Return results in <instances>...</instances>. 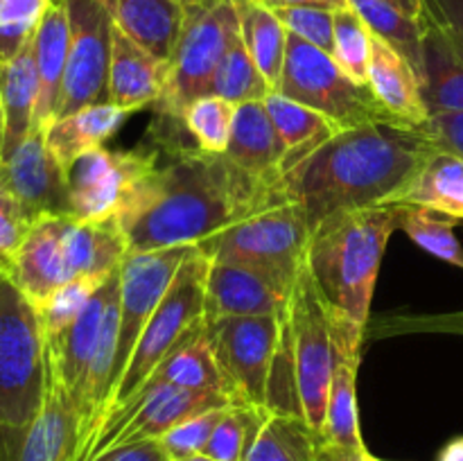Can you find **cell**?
I'll return each instance as SVG.
<instances>
[{
	"label": "cell",
	"instance_id": "6da1fadb",
	"mask_svg": "<svg viewBox=\"0 0 463 461\" xmlns=\"http://www.w3.org/2000/svg\"><path fill=\"white\" fill-rule=\"evenodd\" d=\"M118 215L129 251L197 247L229 226L289 203L276 181L258 179L226 154L172 152Z\"/></svg>",
	"mask_w": 463,
	"mask_h": 461
},
{
	"label": "cell",
	"instance_id": "7a4b0ae2",
	"mask_svg": "<svg viewBox=\"0 0 463 461\" xmlns=\"http://www.w3.org/2000/svg\"><path fill=\"white\" fill-rule=\"evenodd\" d=\"M434 152L419 127L369 122L288 154L276 185L315 230L339 212L389 206Z\"/></svg>",
	"mask_w": 463,
	"mask_h": 461
},
{
	"label": "cell",
	"instance_id": "3957f363",
	"mask_svg": "<svg viewBox=\"0 0 463 461\" xmlns=\"http://www.w3.org/2000/svg\"><path fill=\"white\" fill-rule=\"evenodd\" d=\"M396 229V206H371L339 212L312 230L306 267L337 321L366 328L380 265Z\"/></svg>",
	"mask_w": 463,
	"mask_h": 461
},
{
	"label": "cell",
	"instance_id": "277c9868",
	"mask_svg": "<svg viewBox=\"0 0 463 461\" xmlns=\"http://www.w3.org/2000/svg\"><path fill=\"white\" fill-rule=\"evenodd\" d=\"M48 391V348L39 310L7 274L0 278V429L25 428Z\"/></svg>",
	"mask_w": 463,
	"mask_h": 461
},
{
	"label": "cell",
	"instance_id": "5b68a950",
	"mask_svg": "<svg viewBox=\"0 0 463 461\" xmlns=\"http://www.w3.org/2000/svg\"><path fill=\"white\" fill-rule=\"evenodd\" d=\"M208 267H211V260L199 249H194L179 267L165 296L161 298L136 342L129 364L113 391L111 405H109L104 419L113 409L125 405L176 346H181L193 334L202 333L206 325L203 301H206Z\"/></svg>",
	"mask_w": 463,
	"mask_h": 461
},
{
	"label": "cell",
	"instance_id": "8992f818",
	"mask_svg": "<svg viewBox=\"0 0 463 461\" xmlns=\"http://www.w3.org/2000/svg\"><path fill=\"white\" fill-rule=\"evenodd\" d=\"M310 226L297 203L267 208L197 244L213 262H238L265 271L292 294L306 267Z\"/></svg>",
	"mask_w": 463,
	"mask_h": 461
},
{
	"label": "cell",
	"instance_id": "52a82bcc",
	"mask_svg": "<svg viewBox=\"0 0 463 461\" xmlns=\"http://www.w3.org/2000/svg\"><path fill=\"white\" fill-rule=\"evenodd\" d=\"M240 34L238 14L231 0L185 5V18L167 61V84L154 111L181 118L185 104L211 95L213 77L226 50Z\"/></svg>",
	"mask_w": 463,
	"mask_h": 461
},
{
	"label": "cell",
	"instance_id": "ba28073f",
	"mask_svg": "<svg viewBox=\"0 0 463 461\" xmlns=\"http://www.w3.org/2000/svg\"><path fill=\"white\" fill-rule=\"evenodd\" d=\"M279 93L324 113L339 129H351L369 122L402 125L375 99L369 86L357 84L337 66L333 54L289 32Z\"/></svg>",
	"mask_w": 463,
	"mask_h": 461
},
{
	"label": "cell",
	"instance_id": "9c48e42d",
	"mask_svg": "<svg viewBox=\"0 0 463 461\" xmlns=\"http://www.w3.org/2000/svg\"><path fill=\"white\" fill-rule=\"evenodd\" d=\"M288 324L292 333L294 369L303 419L321 437L328 409L337 346L330 312L317 292L307 267H303L288 301Z\"/></svg>",
	"mask_w": 463,
	"mask_h": 461
},
{
	"label": "cell",
	"instance_id": "30bf717a",
	"mask_svg": "<svg viewBox=\"0 0 463 461\" xmlns=\"http://www.w3.org/2000/svg\"><path fill=\"white\" fill-rule=\"evenodd\" d=\"M158 167V149L95 147L66 167L68 217L80 221L118 220L140 185Z\"/></svg>",
	"mask_w": 463,
	"mask_h": 461
},
{
	"label": "cell",
	"instance_id": "8fae6325",
	"mask_svg": "<svg viewBox=\"0 0 463 461\" xmlns=\"http://www.w3.org/2000/svg\"><path fill=\"white\" fill-rule=\"evenodd\" d=\"M231 405L233 400L220 391H197V389H181L165 382H145L125 405L113 409L104 419L81 461H90L111 447L127 446V443L161 438L163 434L193 416Z\"/></svg>",
	"mask_w": 463,
	"mask_h": 461
},
{
	"label": "cell",
	"instance_id": "7c38bea8",
	"mask_svg": "<svg viewBox=\"0 0 463 461\" xmlns=\"http://www.w3.org/2000/svg\"><path fill=\"white\" fill-rule=\"evenodd\" d=\"M280 316H229L206 324L213 353L235 405L267 409L271 366L280 342Z\"/></svg>",
	"mask_w": 463,
	"mask_h": 461
},
{
	"label": "cell",
	"instance_id": "4fadbf2b",
	"mask_svg": "<svg viewBox=\"0 0 463 461\" xmlns=\"http://www.w3.org/2000/svg\"><path fill=\"white\" fill-rule=\"evenodd\" d=\"M61 3L71 25V45L57 118L93 104H109V71L113 52V18L102 0Z\"/></svg>",
	"mask_w": 463,
	"mask_h": 461
},
{
	"label": "cell",
	"instance_id": "5bb4252c",
	"mask_svg": "<svg viewBox=\"0 0 463 461\" xmlns=\"http://www.w3.org/2000/svg\"><path fill=\"white\" fill-rule=\"evenodd\" d=\"M197 247H172L156 251H129L120 265V328L118 353L113 364V391L125 373L140 333L147 325L161 298L165 296L172 278L185 258ZM113 398V396H111ZM111 405V402H109Z\"/></svg>",
	"mask_w": 463,
	"mask_h": 461
},
{
	"label": "cell",
	"instance_id": "9a60e30c",
	"mask_svg": "<svg viewBox=\"0 0 463 461\" xmlns=\"http://www.w3.org/2000/svg\"><path fill=\"white\" fill-rule=\"evenodd\" d=\"M80 447V411L48 371V391L36 419L25 428L0 429V461H77Z\"/></svg>",
	"mask_w": 463,
	"mask_h": 461
},
{
	"label": "cell",
	"instance_id": "2e32d148",
	"mask_svg": "<svg viewBox=\"0 0 463 461\" xmlns=\"http://www.w3.org/2000/svg\"><path fill=\"white\" fill-rule=\"evenodd\" d=\"M0 176L34 224L48 215H68L66 170L48 149L43 129H32L27 138L0 158Z\"/></svg>",
	"mask_w": 463,
	"mask_h": 461
},
{
	"label": "cell",
	"instance_id": "e0dca14e",
	"mask_svg": "<svg viewBox=\"0 0 463 461\" xmlns=\"http://www.w3.org/2000/svg\"><path fill=\"white\" fill-rule=\"evenodd\" d=\"M289 292L274 278L238 262H213L208 267L203 321L229 316H280L288 310Z\"/></svg>",
	"mask_w": 463,
	"mask_h": 461
},
{
	"label": "cell",
	"instance_id": "ac0fdd59",
	"mask_svg": "<svg viewBox=\"0 0 463 461\" xmlns=\"http://www.w3.org/2000/svg\"><path fill=\"white\" fill-rule=\"evenodd\" d=\"M118 287H120V269L113 271L95 289L81 315L66 330L45 339L50 375L66 389L75 407L80 405V393L84 387L86 371L93 360L95 346H98L104 315H107V307ZM77 411H80V407H77Z\"/></svg>",
	"mask_w": 463,
	"mask_h": 461
},
{
	"label": "cell",
	"instance_id": "d6986e66",
	"mask_svg": "<svg viewBox=\"0 0 463 461\" xmlns=\"http://www.w3.org/2000/svg\"><path fill=\"white\" fill-rule=\"evenodd\" d=\"M66 217L48 215L36 220L7 262V276L34 307L72 280L63 249Z\"/></svg>",
	"mask_w": 463,
	"mask_h": 461
},
{
	"label": "cell",
	"instance_id": "ffe728a7",
	"mask_svg": "<svg viewBox=\"0 0 463 461\" xmlns=\"http://www.w3.org/2000/svg\"><path fill=\"white\" fill-rule=\"evenodd\" d=\"M167 84V61L140 48L134 39L113 25L109 104L136 113L154 108Z\"/></svg>",
	"mask_w": 463,
	"mask_h": 461
},
{
	"label": "cell",
	"instance_id": "44dd1931",
	"mask_svg": "<svg viewBox=\"0 0 463 461\" xmlns=\"http://www.w3.org/2000/svg\"><path fill=\"white\" fill-rule=\"evenodd\" d=\"M420 93L430 113L463 111V48L423 12Z\"/></svg>",
	"mask_w": 463,
	"mask_h": 461
},
{
	"label": "cell",
	"instance_id": "7402d4cb",
	"mask_svg": "<svg viewBox=\"0 0 463 461\" xmlns=\"http://www.w3.org/2000/svg\"><path fill=\"white\" fill-rule=\"evenodd\" d=\"M366 86L375 95V99L402 125L419 127L430 118L416 68L393 45L375 34L371 43Z\"/></svg>",
	"mask_w": 463,
	"mask_h": 461
},
{
	"label": "cell",
	"instance_id": "603a6c76",
	"mask_svg": "<svg viewBox=\"0 0 463 461\" xmlns=\"http://www.w3.org/2000/svg\"><path fill=\"white\" fill-rule=\"evenodd\" d=\"M226 156L258 179L279 181L288 145L276 131L265 102L238 104Z\"/></svg>",
	"mask_w": 463,
	"mask_h": 461
},
{
	"label": "cell",
	"instance_id": "cb8c5ba5",
	"mask_svg": "<svg viewBox=\"0 0 463 461\" xmlns=\"http://www.w3.org/2000/svg\"><path fill=\"white\" fill-rule=\"evenodd\" d=\"M335 346H337V362H335L333 382H330L321 441L346 447V450L364 452L369 447L362 438L360 414H357V366H360L362 343L335 330Z\"/></svg>",
	"mask_w": 463,
	"mask_h": 461
},
{
	"label": "cell",
	"instance_id": "d4e9b609",
	"mask_svg": "<svg viewBox=\"0 0 463 461\" xmlns=\"http://www.w3.org/2000/svg\"><path fill=\"white\" fill-rule=\"evenodd\" d=\"M113 18L129 39L154 57L170 61L185 18L181 0H102Z\"/></svg>",
	"mask_w": 463,
	"mask_h": 461
},
{
	"label": "cell",
	"instance_id": "484cf974",
	"mask_svg": "<svg viewBox=\"0 0 463 461\" xmlns=\"http://www.w3.org/2000/svg\"><path fill=\"white\" fill-rule=\"evenodd\" d=\"M32 45H34L36 75H39L34 129H45L57 118L63 75H66L68 45H71V25L61 0H54L52 7L48 9Z\"/></svg>",
	"mask_w": 463,
	"mask_h": 461
},
{
	"label": "cell",
	"instance_id": "4316f807",
	"mask_svg": "<svg viewBox=\"0 0 463 461\" xmlns=\"http://www.w3.org/2000/svg\"><path fill=\"white\" fill-rule=\"evenodd\" d=\"M63 249L71 278H109L129 253L118 220L80 221L66 217Z\"/></svg>",
	"mask_w": 463,
	"mask_h": 461
},
{
	"label": "cell",
	"instance_id": "83f0119b",
	"mask_svg": "<svg viewBox=\"0 0 463 461\" xmlns=\"http://www.w3.org/2000/svg\"><path fill=\"white\" fill-rule=\"evenodd\" d=\"M131 116L134 113L113 107V104L84 107L80 111L68 113V116L50 122L43 129L45 143H48V149L57 158L59 165L66 170L81 154L95 147H104V143L113 138Z\"/></svg>",
	"mask_w": 463,
	"mask_h": 461
},
{
	"label": "cell",
	"instance_id": "f1b7e54d",
	"mask_svg": "<svg viewBox=\"0 0 463 461\" xmlns=\"http://www.w3.org/2000/svg\"><path fill=\"white\" fill-rule=\"evenodd\" d=\"M32 41L16 57L9 59L7 63H0V116L5 127L3 158L12 154L34 129L39 75H36Z\"/></svg>",
	"mask_w": 463,
	"mask_h": 461
},
{
	"label": "cell",
	"instance_id": "f546056e",
	"mask_svg": "<svg viewBox=\"0 0 463 461\" xmlns=\"http://www.w3.org/2000/svg\"><path fill=\"white\" fill-rule=\"evenodd\" d=\"M392 203H411L463 220V156L437 149Z\"/></svg>",
	"mask_w": 463,
	"mask_h": 461
},
{
	"label": "cell",
	"instance_id": "4dcf8cb0",
	"mask_svg": "<svg viewBox=\"0 0 463 461\" xmlns=\"http://www.w3.org/2000/svg\"><path fill=\"white\" fill-rule=\"evenodd\" d=\"M147 382H165L181 389H197V391H220L231 398L229 384H226L224 373H222L215 353H213L211 339L206 334V325H203L202 333L193 334L181 346H176L154 369Z\"/></svg>",
	"mask_w": 463,
	"mask_h": 461
},
{
	"label": "cell",
	"instance_id": "1f68e13d",
	"mask_svg": "<svg viewBox=\"0 0 463 461\" xmlns=\"http://www.w3.org/2000/svg\"><path fill=\"white\" fill-rule=\"evenodd\" d=\"M238 14L240 36L247 45L249 54L260 68L265 80L274 90H279L280 75L285 63V45H288V30L274 9L256 3V0H231Z\"/></svg>",
	"mask_w": 463,
	"mask_h": 461
},
{
	"label": "cell",
	"instance_id": "d6a6232c",
	"mask_svg": "<svg viewBox=\"0 0 463 461\" xmlns=\"http://www.w3.org/2000/svg\"><path fill=\"white\" fill-rule=\"evenodd\" d=\"M321 437L301 416L269 414L244 461H317Z\"/></svg>",
	"mask_w": 463,
	"mask_h": 461
},
{
	"label": "cell",
	"instance_id": "836d02e7",
	"mask_svg": "<svg viewBox=\"0 0 463 461\" xmlns=\"http://www.w3.org/2000/svg\"><path fill=\"white\" fill-rule=\"evenodd\" d=\"M265 108L283 143L288 145V154L315 147L321 140L339 131V127L333 120H328L324 113L315 111V108L306 107L292 98H285L279 90H271L267 95Z\"/></svg>",
	"mask_w": 463,
	"mask_h": 461
},
{
	"label": "cell",
	"instance_id": "e575fe53",
	"mask_svg": "<svg viewBox=\"0 0 463 461\" xmlns=\"http://www.w3.org/2000/svg\"><path fill=\"white\" fill-rule=\"evenodd\" d=\"M398 212V229L423 251L432 253L439 260L463 269V247L455 235L457 220L443 217L428 208L411 203H392Z\"/></svg>",
	"mask_w": 463,
	"mask_h": 461
},
{
	"label": "cell",
	"instance_id": "d590c367",
	"mask_svg": "<svg viewBox=\"0 0 463 461\" xmlns=\"http://www.w3.org/2000/svg\"><path fill=\"white\" fill-rule=\"evenodd\" d=\"M353 9L369 25V30L398 50L419 72L423 21L410 16L389 0H348Z\"/></svg>",
	"mask_w": 463,
	"mask_h": 461
},
{
	"label": "cell",
	"instance_id": "8d00e7d4",
	"mask_svg": "<svg viewBox=\"0 0 463 461\" xmlns=\"http://www.w3.org/2000/svg\"><path fill=\"white\" fill-rule=\"evenodd\" d=\"M269 81L256 66V61L249 54L242 36H235L233 43L226 50L220 68L211 84V95L224 98L233 104L244 102H265L267 95L271 93Z\"/></svg>",
	"mask_w": 463,
	"mask_h": 461
},
{
	"label": "cell",
	"instance_id": "74e56055",
	"mask_svg": "<svg viewBox=\"0 0 463 461\" xmlns=\"http://www.w3.org/2000/svg\"><path fill=\"white\" fill-rule=\"evenodd\" d=\"M235 111H238V104L217 98V95H203L185 104L181 111V122L202 152L226 154Z\"/></svg>",
	"mask_w": 463,
	"mask_h": 461
},
{
	"label": "cell",
	"instance_id": "f35d334b",
	"mask_svg": "<svg viewBox=\"0 0 463 461\" xmlns=\"http://www.w3.org/2000/svg\"><path fill=\"white\" fill-rule=\"evenodd\" d=\"M269 411L249 405H231L222 416L202 455L215 461H244Z\"/></svg>",
	"mask_w": 463,
	"mask_h": 461
},
{
	"label": "cell",
	"instance_id": "ab89813d",
	"mask_svg": "<svg viewBox=\"0 0 463 461\" xmlns=\"http://www.w3.org/2000/svg\"><path fill=\"white\" fill-rule=\"evenodd\" d=\"M371 43H373V32L351 5L335 9L333 59L351 80L364 86L369 81Z\"/></svg>",
	"mask_w": 463,
	"mask_h": 461
},
{
	"label": "cell",
	"instance_id": "60d3db41",
	"mask_svg": "<svg viewBox=\"0 0 463 461\" xmlns=\"http://www.w3.org/2000/svg\"><path fill=\"white\" fill-rule=\"evenodd\" d=\"M54 0H0V63L16 57L39 30Z\"/></svg>",
	"mask_w": 463,
	"mask_h": 461
},
{
	"label": "cell",
	"instance_id": "b9f144b4",
	"mask_svg": "<svg viewBox=\"0 0 463 461\" xmlns=\"http://www.w3.org/2000/svg\"><path fill=\"white\" fill-rule=\"evenodd\" d=\"M104 280L107 278H72L66 285H61L48 301L41 303L36 310H39L45 339L66 330L81 315L89 298L93 296V292Z\"/></svg>",
	"mask_w": 463,
	"mask_h": 461
},
{
	"label": "cell",
	"instance_id": "7bdbcfd3",
	"mask_svg": "<svg viewBox=\"0 0 463 461\" xmlns=\"http://www.w3.org/2000/svg\"><path fill=\"white\" fill-rule=\"evenodd\" d=\"M274 14L289 34L333 54L335 9L317 7V5H294V7L274 9Z\"/></svg>",
	"mask_w": 463,
	"mask_h": 461
},
{
	"label": "cell",
	"instance_id": "ee69618b",
	"mask_svg": "<svg viewBox=\"0 0 463 461\" xmlns=\"http://www.w3.org/2000/svg\"><path fill=\"white\" fill-rule=\"evenodd\" d=\"M229 407H222V409H211L203 411V414L193 416V419L184 420L176 428H172L170 432L163 434L158 441L163 443V447L167 450V455L172 456L175 461L185 459V456L193 455H202L206 443L211 441L213 432L220 425L222 416Z\"/></svg>",
	"mask_w": 463,
	"mask_h": 461
},
{
	"label": "cell",
	"instance_id": "f6af8a7d",
	"mask_svg": "<svg viewBox=\"0 0 463 461\" xmlns=\"http://www.w3.org/2000/svg\"><path fill=\"white\" fill-rule=\"evenodd\" d=\"M30 226V217L25 215L18 199L14 197L12 190L7 188L5 179L0 176V258L3 260H12Z\"/></svg>",
	"mask_w": 463,
	"mask_h": 461
},
{
	"label": "cell",
	"instance_id": "bcb514c9",
	"mask_svg": "<svg viewBox=\"0 0 463 461\" xmlns=\"http://www.w3.org/2000/svg\"><path fill=\"white\" fill-rule=\"evenodd\" d=\"M419 131L441 152L463 156V111L430 113L428 120L419 125Z\"/></svg>",
	"mask_w": 463,
	"mask_h": 461
},
{
	"label": "cell",
	"instance_id": "7dc6e473",
	"mask_svg": "<svg viewBox=\"0 0 463 461\" xmlns=\"http://www.w3.org/2000/svg\"><path fill=\"white\" fill-rule=\"evenodd\" d=\"M423 12L463 48V0H423Z\"/></svg>",
	"mask_w": 463,
	"mask_h": 461
},
{
	"label": "cell",
	"instance_id": "c3c4849f",
	"mask_svg": "<svg viewBox=\"0 0 463 461\" xmlns=\"http://www.w3.org/2000/svg\"><path fill=\"white\" fill-rule=\"evenodd\" d=\"M90 461H175L163 443L158 438H149V441L138 443H127V446L111 447L104 455L95 456Z\"/></svg>",
	"mask_w": 463,
	"mask_h": 461
},
{
	"label": "cell",
	"instance_id": "681fc988",
	"mask_svg": "<svg viewBox=\"0 0 463 461\" xmlns=\"http://www.w3.org/2000/svg\"><path fill=\"white\" fill-rule=\"evenodd\" d=\"M366 452H355V450H346V447L339 446H330V443L321 441L319 452H317V461H366Z\"/></svg>",
	"mask_w": 463,
	"mask_h": 461
},
{
	"label": "cell",
	"instance_id": "f907efd6",
	"mask_svg": "<svg viewBox=\"0 0 463 461\" xmlns=\"http://www.w3.org/2000/svg\"><path fill=\"white\" fill-rule=\"evenodd\" d=\"M256 3L265 5V7H269V9L294 7V5H317V7L339 9V7H346L348 0H256Z\"/></svg>",
	"mask_w": 463,
	"mask_h": 461
},
{
	"label": "cell",
	"instance_id": "816d5d0a",
	"mask_svg": "<svg viewBox=\"0 0 463 461\" xmlns=\"http://www.w3.org/2000/svg\"><path fill=\"white\" fill-rule=\"evenodd\" d=\"M439 461H463V437L448 441L439 452Z\"/></svg>",
	"mask_w": 463,
	"mask_h": 461
},
{
	"label": "cell",
	"instance_id": "f5cc1de1",
	"mask_svg": "<svg viewBox=\"0 0 463 461\" xmlns=\"http://www.w3.org/2000/svg\"><path fill=\"white\" fill-rule=\"evenodd\" d=\"M392 5H396L398 9H402L405 14H410V16L414 18H420L423 16V0H389Z\"/></svg>",
	"mask_w": 463,
	"mask_h": 461
},
{
	"label": "cell",
	"instance_id": "db71d44e",
	"mask_svg": "<svg viewBox=\"0 0 463 461\" xmlns=\"http://www.w3.org/2000/svg\"><path fill=\"white\" fill-rule=\"evenodd\" d=\"M181 461H215V459H211V456H206V455H193V456H185V459H181Z\"/></svg>",
	"mask_w": 463,
	"mask_h": 461
},
{
	"label": "cell",
	"instance_id": "11a10c76",
	"mask_svg": "<svg viewBox=\"0 0 463 461\" xmlns=\"http://www.w3.org/2000/svg\"><path fill=\"white\" fill-rule=\"evenodd\" d=\"M3 140H5V127H3V116H0V158H3Z\"/></svg>",
	"mask_w": 463,
	"mask_h": 461
},
{
	"label": "cell",
	"instance_id": "9f6ffc18",
	"mask_svg": "<svg viewBox=\"0 0 463 461\" xmlns=\"http://www.w3.org/2000/svg\"><path fill=\"white\" fill-rule=\"evenodd\" d=\"M5 274H7V260H3V258H0V278H3Z\"/></svg>",
	"mask_w": 463,
	"mask_h": 461
},
{
	"label": "cell",
	"instance_id": "6f0895ef",
	"mask_svg": "<svg viewBox=\"0 0 463 461\" xmlns=\"http://www.w3.org/2000/svg\"><path fill=\"white\" fill-rule=\"evenodd\" d=\"M366 461H384V459H378L375 455H371V452H366Z\"/></svg>",
	"mask_w": 463,
	"mask_h": 461
},
{
	"label": "cell",
	"instance_id": "680465c9",
	"mask_svg": "<svg viewBox=\"0 0 463 461\" xmlns=\"http://www.w3.org/2000/svg\"><path fill=\"white\" fill-rule=\"evenodd\" d=\"M184 5H193V3H208V0H181Z\"/></svg>",
	"mask_w": 463,
	"mask_h": 461
}]
</instances>
